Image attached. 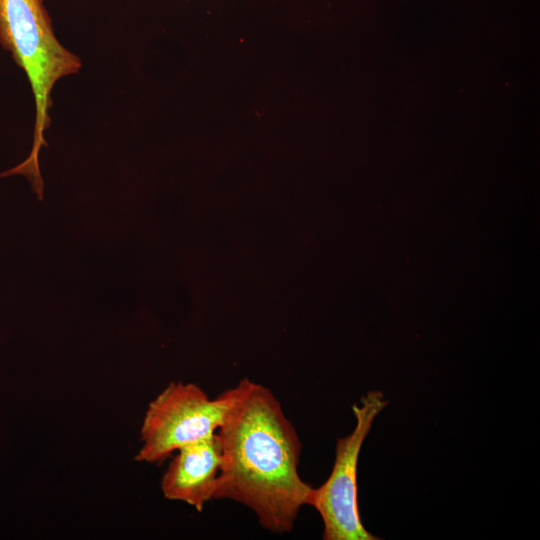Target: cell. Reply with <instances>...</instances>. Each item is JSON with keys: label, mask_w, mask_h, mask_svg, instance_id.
<instances>
[{"label": "cell", "mask_w": 540, "mask_h": 540, "mask_svg": "<svg viewBox=\"0 0 540 540\" xmlns=\"http://www.w3.org/2000/svg\"><path fill=\"white\" fill-rule=\"evenodd\" d=\"M0 44L25 72L36 109L30 154L17 166L2 172L0 178L25 176L41 201L44 181L39 167V152L48 145L44 132L51 122V93L55 83L76 74L82 62L56 38L43 0H0Z\"/></svg>", "instance_id": "cell-2"}, {"label": "cell", "mask_w": 540, "mask_h": 540, "mask_svg": "<svg viewBox=\"0 0 540 540\" xmlns=\"http://www.w3.org/2000/svg\"><path fill=\"white\" fill-rule=\"evenodd\" d=\"M388 401L379 391L364 395L352 409L356 418L354 430L336 443L335 461L328 479L312 488L308 505L320 514L325 540H377L363 526L359 514L357 465L362 444L375 417Z\"/></svg>", "instance_id": "cell-4"}, {"label": "cell", "mask_w": 540, "mask_h": 540, "mask_svg": "<svg viewBox=\"0 0 540 540\" xmlns=\"http://www.w3.org/2000/svg\"><path fill=\"white\" fill-rule=\"evenodd\" d=\"M161 481L164 497L201 512L213 499L222 453L217 433L188 443L177 451Z\"/></svg>", "instance_id": "cell-5"}, {"label": "cell", "mask_w": 540, "mask_h": 540, "mask_svg": "<svg viewBox=\"0 0 540 540\" xmlns=\"http://www.w3.org/2000/svg\"><path fill=\"white\" fill-rule=\"evenodd\" d=\"M235 387L217 398L194 383L171 382L150 402L135 460L161 463L182 446L215 434L235 398Z\"/></svg>", "instance_id": "cell-3"}, {"label": "cell", "mask_w": 540, "mask_h": 540, "mask_svg": "<svg viewBox=\"0 0 540 540\" xmlns=\"http://www.w3.org/2000/svg\"><path fill=\"white\" fill-rule=\"evenodd\" d=\"M235 391L216 432L222 463L213 499L245 505L271 532H290L313 488L298 473L301 442L270 389L244 378Z\"/></svg>", "instance_id": "cell-1"}]
</instances>
